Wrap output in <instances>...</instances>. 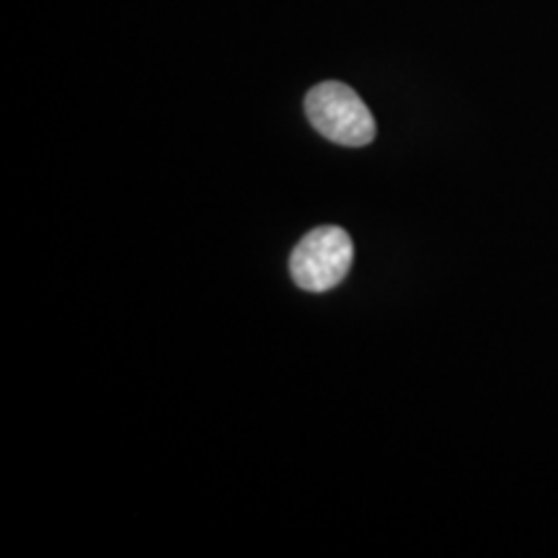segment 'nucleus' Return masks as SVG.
Listing matches in <instances>:
<instances>
[{
    "mask_svg": "<svg viewBox=\"0 0 558 558\" xmlns=\"http://www.w3.org/2000/svg\"><path fill=\"white\" fill-rule=\"evenodd\" d=\"M305 114L316 132L344 148H362L375 140V120L365 101L347 83L329 81L305 96Z\"/></svg>",
    "mask_w": 558,
    "mask_h": 558,
    "instance_id": "1",
    "label": "nucleus"
},
{
    "mask_svg": "<svg viewBox=\"0 0 558 558\" xmlns=\"http://www.w3.org/2000/svg\"><path fill=\"white\" fill-rule=\"evenodd\" d=\"M354 246L347 230L337 226H324L311 230L298 241L290 256L292 282L300 290L329 292L344 282L352 267Z\"/></svg>",
    "mask_w": 558,
    "mask_h": 558,
    "instance_id": "2",
    "label": "nucleus"
}]
</instances>
